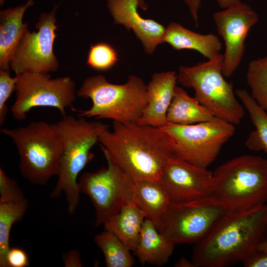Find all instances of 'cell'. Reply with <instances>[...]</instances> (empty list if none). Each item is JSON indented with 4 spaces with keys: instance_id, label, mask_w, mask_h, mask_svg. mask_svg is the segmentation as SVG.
<instances>
[{
    "instance_id": "cell-27",
    "label": "cell",
    "mask_w": 267,
    "mask_h": 267,
    "mask_svg": "<svg viewBox=\"0 0 267 267\" xmlns=\"http://www.w3.org/2000/svg\"><path fill=\"white\" fill-rule=\"evenodd\" d=\"M118 61L115 49L106 43L91 45L87 59L88 64L98 70H105L113 67Z\"/></svg>"
},
{
    "instance_id": "cell-15",
    "label": "cell",
    "mask_w": 267,
    "mask_h": 267,
    "mask_svg": "<svg viewBox=\"0 0 267 267\" xmlns=\"http://www.w3.org/2000/svg\"><path fill=\"white\" fill-rule=\"evenodd\" d=\"M107 6L114 23L132 30L146 53L152 54L164 43L166 28L154 20L141 17L137 12L138 0H107Z\"/></svg>"
},
{
    "instance_id": "cell-31",
    "label": "cell",
    "mask_w": 267,
    "mask_h": 267,
    "mask_svg": "<svg viewBox=\"0 0 267 267\" xmlns=\"http://www.w3.org/2000/svg\"><path fill=\"white\" fill-rule=\"evenodd\" d=\"M242 263L245 267H267V252L256 249Z\"/></svg>"
},
{
    "instance_id": "cell-34",
    "label": "cell",
    "mask_w": 267,
    "mask_h": 267,
    "mask_svg": "<svg viewBox=\"0 0 267 267\" xmlns=\"http://www.w3.org/2000/svg\"><path fill=\"white\" fill-rule=\"evenodd\" d=\"M216 1L222 9L233 6L242 2L241 0H216Z\"/></svg>"
},
{
    "instance_id": "cell-8",
    "label": "cell",
    "mask_w": 267,
    "mask_h": 267,
    "mask_svg": "<svg viewBox=\"0 0 267 267\" xmlns=\"http://www.w3.org/2000/svg\"><path fill=\"white\" fill-rule=\"evenodd\" d=\"M107 166L85 172L78 180L79 191L89 196L95 211V225L103 224L133 202L134 181L103 146Z\"/></svg>"
},
{
    "instance_id": "cell-2",
    "label": "cell",
    "mask_w": 267,
    "mask_h": 267,
    "mask_svg": "<svg viewBox=\"0 0 267 267\" xmlns=\"http://www.w3.org/2000/svg\"><path fill=\"white\" fill-rule=\"evenodd\" d=\"M267 237V204L228 212L212 231L194 244L195 267H225L242 262Z\"/></svg>"
},
{
    "instance_id": "cell-11",
    "label": "cell",
    "mask_w": 267,
    "mask_h": 267,
    "mask_svg": "<svg viewBox=\"0 0 267 267\" xmlns=\"http://www.w3.org/2000/svg\"><path fill=\"white\" fill-rule=\"evenodd\" d=\"M16 76V99L11 108L16 120H25L27 113L37 107H54L62 117L66 115L68 107L75 110L73 104L77 93L75 82L70 77L51 79L49 73L30 72Z\"/></svg>"
},
{
    "instance_id": "cell-19",
    "label": "cell",
    "mask_w": 267,
    "mask_h": 267,
    "mask_svg": "<svg viewBox=\"0 0 267 267\" xmlns=\"http://www.w3.org/2000/svg\"><path fill=\"white\" fill-rule=\"evenodd\" d=\"M175 245L159 232L151 221L145 219L134 252L143 265L162 266L169 261Z\"/></svg>"
},
{
    "instance_id": "cell-14",
    "label": "cell",
    "mask_w": 267,
    "mask_h": 267,
    "mask_svg": "<svg viewBox=\"0 0 267 267\" xmlns=\"http://www.w3.org/2000/svg\"><path fill=\"white\" fill-rule=\"evenodd\" d=\"M213 18L224 43L222 74L228 78L241 63L246 38L251 28L258 22V15L249 5L241 2L215 12Z\"/></svg>"
},
{
    "instance_id": "cell-17",
    "label": "cell",
    "mask_w": 267,
    "mask_h": 267,
    "mask_svg": "<svg viewBox=\"0 0 267 267\" xmlns=\"http://www.w3.org/2000/svg\"><path fill=\"white\" fill-rule=\"evenodd\" d=\"M34 3H26L0 11V69L9 70L10 62L15 50L27 29L22 19L26 9Z\"/></svg>"
},
{
    "instance_id": "cell-6",
    "label": "cell",
    "mask_w": 267,
    "mask_h": 267,
    "mask_svg": "<svg viewBox=\"0 0 267 267\" xmlns=\"http://www.w3.org/2000/svg\"><path fill=\"white\" fill-rule=\"evenodd\" d=\"M77 95L92 102L90 108L79 111V117L108 119L122 123L137 122L148 104L147 85L134 75L122 85L110 83L101 75L89 77Z\"/></svg>"
},
{
    "instance_id": "cell-38",
    "label": "cell",
    "mask_w": 267,
    "mask_h": 267,
    "mask_svg": "<svg viewBox=\"0 0 267 267\" xmlns=\"http://www.w3.org/2000/svg\"><path fill=\"white\" fill-rule=\"evenodd\" d=\"M4 2V0H0V5H2Z\"/></svg>"
},
{
    "instance_id": "cell-35",
    "label": "cell",
    "mask_w": 267,
    "mask_h": 267,
    "mask_svg": "<svg viewBox=\"0 0 267 267\" xmlns=\"http://www.w3.org/2000/svg\"><path fill=\"white\" fill-rule=\"evenodd\" d=\"M175 266L177 267H195L193 262L190 261H189L185 258L180 259L178 262Z\"/></svg>"
},
{
    "instance_id": "cell-21",
    "label": "cell",
    "mask_w": 267,
    "mask_h": 267,
    "mask_svg": "<svg viewBox=\"0 0 267 267\" xmlns=\"http://www.w3.org/2000/svg\"><path fill=\"white\" fill-rule=\"evenodd\" d=\"M217 119L218 118L201 105L195 97H191L182 88L176 86L167 114L168 123L189 125Z\"/></svg>"
},
{
    "instance_id": "cell-29",
    "label": "cell",
    "mask_w": 267,
    "mask_h": 267,
    "mask_svg": "<svg viewBox=\"0 0 267 267\" xmlns=\"http://www.w3.org/2000/svg\"><path fill=\"white\" fill-rule=\"evenodd\" d=\"M17 77L12 78L9 70H0V125L4 122L8 112L6 101L15 90Z\"/></svg>"
},
{
    "instance_id": "cell-25",
    "label": "cell",
    "mask_w": 267,
    "mask_h": 267,
    "mask_svg": "<svg viewBox=\"0 0 267 267\" xmlns=\"http://www.w3.org/2000/svg\"><path fill=\"white\" fill-rule=\"evenodd\" d=\"M96 245L103 253L107 267H131L134 260L131 250L113 233L105 230L94 238Z\"/></svg>"
},
{
    "instance_id": "cell-28",
    "label": "cell",
    "mask_w": 267,
    "mask_h": 267,
    "mask_svg": "<svg viewBox=\"0 0 267 267\" xmlns=\"http://www.w3.org/2000/svg\"><path fill=\"white\" fill-rule=\"evenodd\" d=\"M26 199L18 182L8 177L0 168V204L14 203Z\"/></svg>"
},
{
    "instance_id": "cell-26",
    "label": "cell",
    "mask_w": 267,
    "mask_h": 267,
    "mask_svg": "<svg viewBox=\"0 0 267 267\" xmlns=\"http://www.w3.org/2000/svg\"><path fill=\"white\" fill-rule=\"evenodd\" d=\"M246 79L251 89V95L267 112V56L249 62Z\"/></svg>"
},
{
    "instance_id": "cell-4",
    "label": "cell",
    "mask_w": 267,
    "mask_h": 267,
    "mask_svg": "<svg viewBox=\"0 0 267 267\" xmlns=\"http://www.w3.org/2000/svg\"><path fill=\"white\" fill-rule=\"evenodd\" d=\"M212 197L228 212L259 208L267 202V159L245 155L218 166L213 172Z\"/></svg>"
},
{
    "instance_id": "cell-7",
    "label": "cell",
    "mask_w": 267,
    "mask_h": 267,
    "mask_svg": "<svg viewBox=\"0 0 267 267\" xmlns=\"http://www.w3.org/2000/svg\"><path fill=\"white\" fill-rule=\"evenodd\" d=\"M223 54L191 66H180L178 81L192 88L195 97L215 117L235 126L245 116V108L236 98L232 83L222 74Z\"/></svg>"
},
{
    "instance_id": "cell-18",
    "label": "cell",
    "mask_w": 267,
    "mask_h": 267,
    "mask_svg": "<svg viewBox=\"0 0 267 267\" xmlns=\"http://www.w3.org/2000/svg\"><path fill=\"white\" fill-rule=\"evenodd\" d=\"M164 43L177 50H196L208 59L221 54L222 47V43L216 35L198 33L176 22L170 23L166 28Z\"/></svg>"
},
{
    "instance_id": "cell-24",
    "label": "cell",
    "mask_w": 267,
    "mask_h": 267,
    "mask_svg": "<svg viewBox=\"0 0 267 267\" xmlns=\"http://www.w3.org/2000/svg\"><path fill=\"white\" fill-rule=\"evenodd\" d=\"M28 208L27 199L0 204V267H9L7 256L10 249V233L13 224L21 221Z\"/></svg>"
},
{
    "instance_id": "cell-3",
    "label": "cell",
    "mask_w": 267,
    "mask_h": 267,
    "mask_svg": "<svg viewBox=\"0 0 267 267\" xmlns=\"http://www.w3.org/2000/svg\"><path fill=\"white\" fill-rule=\"evenodd\" d=\"M55 124L62 138L63 153L58 180L49 195L52 198H58L64 193L68 214L73 215L80 203L78 176L93 159L91 149L99 142L100 134L108 126L100 122L67 115Z\"/></svg>"
},
{
    "instance_id": "cell-13",
    "label": "cell",
    "mask_w": 267,
    "mask_h": 267,
    "mask_svg": "<svg viewBox=\"0 0 267 267\" xmlns=\"http://www.w3.org/2000/svg\"><path fill=\"white\" fill-rule=\"evenodd\" d=\"M160 181L172 203L212 197L215 182L213 172L175 157L167 162Z\"/></svg>"
},
{
    "instance_id": "cell-16",
    "label": "cell",
    "mask_w": 267,
    "mask_h": 267,
    "mask_svg": "<svg viewBox=\"0 0 267 267\" xmlns=\"http://www.w3.org/2000/svg\"><path fill=\"white\" fill-rule=\"evenodd\" d=\"M177 81V74L173 71L152 75L147 85L148 104L138 124L158 128L167 124V114Z\"/></svg>"
},
{
    "instance_id": "cell-12",
    "label": "cell",
    "mask_w": 267,
    "mask_h": 267,
    "mask_svg": "<svg viewBox=\"0 0 267 267\" xmlns=\"http://www.w3.org/2000/svg\"><path fill=\"white\" fill-rule=\"evenodd\" d=\"M41 14L36 25L37 31L27 30L21 38L10 62L16 75L30 72L49 73L57 70L58 61L53 46L56 36L55 11Z\"/></svg>"
},
{
    "instance_id": "cell-23",
    "label": "cell",
    "mask_w": 267,
    "mask_h": 267,
    "mask_svg": "<svg viewBox=\"0 0 267 267\" xmlns=\"http://www.w3.org/2000/svg\"><path fill=\"white\" fill-rule=\"evenodd\" d=\"M235 92L255 127L246 139V147L250 150L262 151L267 154V112L257 104L246 89H237Z\"/></svg>"
},
{
    "instance_id": "cell-32",
    "label": "cell",
    "mask_w": 267,
    "mask_h": 267,
    "mask_svg": "<svg viewBox=\"0 0 267 267\" xmlns=\"http://www.w3.org/2000/svg\"><path fill=\"white\" fill-rule=\"evenodd\" d=\"M62 258L65 267H83L80 253L77 250H70L63 253Z\"/></svg>"
},
{
    "instance_id": "cell-10",
    "label": "cell",
    "mask_w": 267,
    "mask_h": 267,
    "mask_svg": "<svg viewBox=\"0 0 267 267\" xmlns=\"http://www.w3.org/2000/svg\"><path fill=\"white\" fill-rule=\"evenodd\" d=\"M160 128L172 139L174 157L204 168L214 162L235 131V125L219 119L189 125L167 123Z\"/></svg>"
},
{
    "instance_id": "cell-33",
    "label": "cell",
    "mask_w": 267,
    "mask_h": 267,
    "mask_svg": "<svg viewBox=\"0 0 267 267\" xmlns=\"http://www.w3.org/2000/svg\"><path fill=\"white\" fill-rule=\"evenodd\" d=\"M187 5L196 25H198V12L202 0H182Z\"/></svg>"
},
{
    "instance_id": "cell-37",
    "label": "cell",
    "mask_w": 267,
    "mask_h": 267,
    "mask_svg": "<svg viewBox=\"0 0 267 267\" xmlns=\"http://www.w3.org/2000/svg\"><path fill=\"white\" fill-rule=\"evenodd\" d=\"M139 2V6L142 10H145L147 9V5L144 2V0H138Z\"/></svg>"
},
{
    "instance_id": "cell-9",
    "label": "cell",
    "mask_w": 267,
    "mask_h": 267,
    "mask_svg": "<svg viewBox=\"0 0 267 267\" xmlns=\"http://www.w3.org/2000/svg\"><path fill=\"white\" fill-rule=\"evenodd\" d=\"M228 212L212 196L188 203H170L157 228L175 245L194 244L209 234Z\"/></svg>"
},
{
    "instance_id": "cell-20",
    "label": "cell",
    "mask_w": 267,
    "mask_h": 267,
    "mask_svg": "<svg viewBox=\"0 0 267 267\" xmlns=\"http://www.w3.org/2000/svg\"><path fill=\"white\" fill-rule=\"evenodd\" d=\"M133 203L157 227L170 202L160 181L140 180L134 181Z\"/></svg>"
},
{
    "instance_id": "cell-22",
    "label": "cell",
    "mask_w": 267,
    "mask_h": 267,
    "mask_svg": "<svg viewBox=\"0 0 267 267\" xmlns=\"http://www.w3.org/2000/svg\"><path fill=\"white\" fill-rule=\"evenodd\" d=\"M143 214L132 202L124 205L104 224L105 230L116 235L131 251L136 246L145 220Z\"/></svg>"
},
{
    "instance_id": "cell-1",
    "label": "cell",
    "mask_w": 267,
    "mask_h": 267,
    "mask_svg": "<svg viewBox=\"0 0 267 267\" xmlns=\"http://www.w3.org/2000/svg\"><path fill=\"white\" fill-rule=\"evenodd\" d=\"M113 130L105 129L99 142L134 181H160L163 170L174 157L171 137L160 128L136 123L113 122Z\"/></svg>"
},
{
    "instance_id": "cell-5",
    "label": "cell",
    "mask_w": 267,
    "mask_h": 267,
    "mask_svg": "<svg viewBox=\"0 0 267 267\" xmlns=\"http://www.w3.org/2000/svg\"><path fill=\"white\" fill-rule=\"evenodd\" d=\"M13 141L19 157V170L30 183L41 186L58 176L63 153V140L56 124L32 122L25 127L3 128Z\"/></svg>"
},
{
    "instance_id": "cell-30",
    "label": "cell",
    "mask_w": 267,
    "mask_h": 267,
    "mask_svg": "<svg viewBox=\"0 0 267 267\" xmlns=\"http://www.w3.org/2000/svg\"><path fill=\"white\" fill-rule=\"evenodd\" d=\"M7 260L9 267H26L29 266L27 253L19 248H10L7 256Z\"/></svg>"
},
{
    "instance_id": "cell-36",
    "label": "cell",
    "mask_w": 267,
    "mask_h": 267,
    "mask_svg": "<svg viewBox=\"0 0 267 267\" xmlns=\"http://www.w3.org/2000/svg\"><path fill=\"white\" fill-rule=\"evenodd\" d=\"M257 249L267 252V237L259 244Z\"/></svg>"
}]
</instances>
